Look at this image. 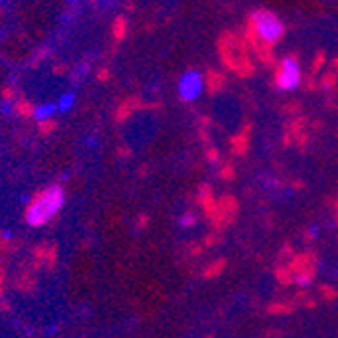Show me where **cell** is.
Returning <instances> with one entry per match:
<instances>
[{"label": "cell", "mask_w": 338, "mask_h": 338, "mask_svg": "<svg viewBox=\"0 0 338 338\" xmlns=\"http://www.w3.org/2000/svg\"><path fill=\"white\" fill-rule=\"evenodd\" d=\"M116 31H118V37H122V31H124V21H122V19H118V27H116Z\"/></svg>", "instance_id": "obj_7"}, {"label": "cell", "mask_w": 338, "mask_h": 338, "mask_svg": "<svg viewBox=\"0 0 338 338\" xmlns=\"http://www.w3.org/2000/svg\"><path fill=\"white\" fill-rule=\"evenodd\" d=\"M249 23H251V31L255 33V37L267 45L277 43L286 31L284 23L269 11H253L249 17Z\"/></svg>", "instance_id": "obj_2"}, {"label": "cell", "mask_w": 338, "mask_h": 338, "mask_svg": "<svg viewBox=\"0 0 338 338\" xmlns=\"http://www.w3.org/2000/svg\"><path fill=\"white\" fill-rule=\"evenodd\" d=\"M195 221H197V217H195L193 213H185V215L181 217V225H183V227H189V225H193Z\"/></svg>", "instance_id": "obj_5"}, {"label": "cell", "mask_w": 338, "mask_h": 338, "mask_svg": "<svg viewBox=\"0 0 338 338\" xmlns=\"http://www.w3.org/2000/svg\"><path fill=\"white\" fill-rule=\"evenodd\" d=\"M65 203V193L59 185H51L47 189H43L29 205L27 209V223L33 227H41L47 221H51L59 209Z\"/></svg>", "instance_id": "obj_1"}, {"label": "cell", "mask_w": 338, "mask_h": 338, "mask_svg": "<svg viewBox=\"0 0 338 338\" xmlns=\"http://www.w3.org/2000/svg\"><path fill=\"white\" fill-rule=\"evenodd\" d=\"M205 87V79L199 71H187L179 79V97L183 101H195Z\"/></svg>", "instance_id": "obj_4"}, {"label": "cell", "mask_w": 338, "mask_h": 338, "mask_svg": "<svg viewBox=\"0 0 338 338\" xmlns=\"http://www.w3.org/2000/svg\"><path fill=\"white\" fill-rule=\"evenodd\" d=\"M296 284L306 288V286H310V277H298V279H296Z\"/></svg>", "instance_id": "obj_6"}, {"label": "cell", "mask_w": 338, "mask_h": 338, "mask_svg": "<svg viewBox=\"0 0 338 338\" xmlns=\"http://www.w3.org/2000/svg\"><path fill=\"white\" fill-rule=\"evenodd\" d=\"M310 237H312V239H314V237H318V229H316V227H312V229H310Z\"/></svg>", "instance_id": "obj_8"}, {"label": "cell", "mask_w": 338, "mask_h": 338, "mask_svg": "<svg viewBox=\"0 0 338 338\" xmlns=\"http://www.w3.org/2000/svg\"><path fill=\"white\" fill-rule=\"evenodd\" d=\"M302 83V67L296 57H284L275 71V87L279 91H294Z\"/></svg>", "instance_id": "obj_3"}]
</instances>
